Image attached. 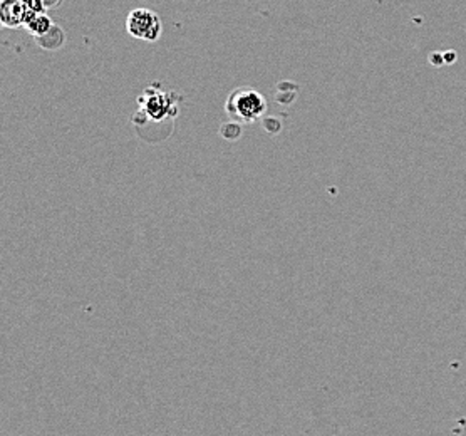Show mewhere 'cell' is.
<instances>
[{
	"instance_id": "8",
	"label": "cell",
	"mask_w": 466,
	"mask_h": 436,
	"mask_svg": "<svg viewBox=\"0 0 466 436\" xmlns=\"http://www.w3.org/2000/svg\"><path fill=\"white\" fill-rule=\"evenodd\" d=\"M443 58H444V62L451 64V62H455L456 53H455V51H448V53H443Z\"/></svg>"
},
{
	"instance_id": "1",
	"label": "cell",
	"mask_w": 466,
	"mask_h": 436,
	"mask_svg": "<svg viewBox=\"0 0 466 436\" xmlns=\"http://www.w3.org/2000/svg\"><path fill=\"white\" fill-rule=\"evenodd\" d=\"M225 110L233 121L253 123L267 113V99L253 88H239L228 96Z\"/></svg>"
},
{
	"instance_id": "3",
	"label": "cell",
	"mask_w": 466,
	"mask_h": 436,
	"mask_svg": "<svg viewBox=\"0 0 466 436\" xmlns=\"http://www.w3.org/2000/svg\"><path fill=\"white\" fill-rule=\"evenodd\" d=\"M173 103L175 98L171 94L161 93V91L151 93V89H146L145 96L140 98V105L143 106L146 116L154 121H161L166 116L176 114V111H173Z\"/></svg>"
},
{
	"instance_id": "5",
	"label": "cell",
	"mask_w": 466,
	"mask_h": 436,
	"mask_svg": "<svg viewBox=\"0 0 466 436\" xmlns=\"http://www.w3.org/2000/svg\"><path fill=\"white\" fill-rule=\"evenodd\" d=\"M24 25L27 27L29 32L36 37L46 36V34L54 27L51 19L44 14V12H32V11H29Z\"/></svg>"
},
{
	"instance_id": "7",
	"label": "cell",
	"mask_w": 466,
	"mask_h": 436,
	"mask_svg": "<svg viewBox=\"0 0 466 436\" xmlns=\"http://www.w3.org/2000/svg\"><path fill=\"white\" fill-rule=\"evenodd\" d=\"M430 62L433 64L434 67H439V66H441V64H444L443 53H434V54L430 58Z\"/></svg>"
},
{
	"instance_id": "2",
	"label": "cell",
	"mask_w": 466,
	"mask_h": 436,
	"mask_svg": "<svg viewBox=\"0 0 466 436\" xmlns=\"http://www.w3.org/2000/svg\"><path fill=\"white\" fill-rule=\"evenodd\" d=\"M126 30L131 37L154 42L161 36V19L149 8H135L128 14Z\"/></svg>"
},
{
	"instance_id": "6",
	"label": "cell",
	"mask_w": 466,
	"mask_h": 436,
	"mask_svg": "<svg viewBox=\"0 0 466 436\" xmlns=\"http://www.w3.org/2000/svg\"><path fill=\"white\" fill-rule=\"evenodd\" d=\"M220 135L228 141H237L241 136V124L239 121H227L220 126Z\"/></svg>"
},
{
	"instance_id": "4",
	"label": "cell",
	"mask_w": 466,
	"mask_h": 436,
	"mask_svg": "<svg viewBox=\"0 0 466 436\" xmlns=\"http://www.w3.org/2000/svg\"><path fill=\"white\" fill-rule=\"evenodd\" d=\"M29 8L24 0H2V22L8 27H19L25 24Z\"/></svg>"
}]
</instances>
